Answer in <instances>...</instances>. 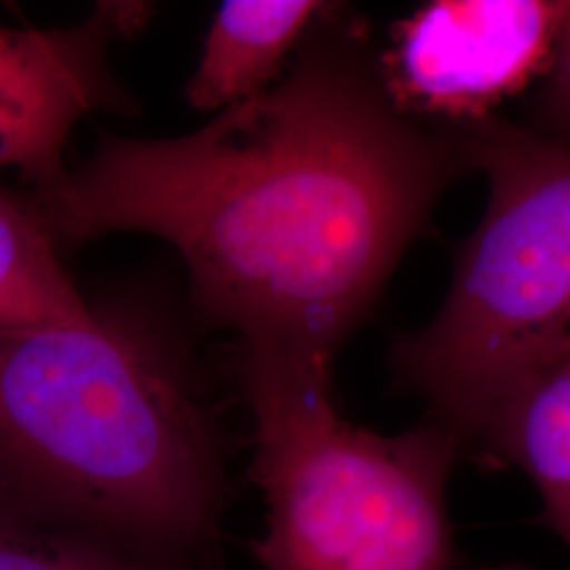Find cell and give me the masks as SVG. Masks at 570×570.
Returning <instances> with one entry per match:
<instances>
[{
    "instance_id": "cell-3",
    "label": "cell",
    "mask_w": 570,
    "mask_h": 570,
    "mask_svg": "<svg viewBox=\"0 0 570 570\" xmlns=\"http://www.w3.org/2000/svg\"><path fill=\"white\" fill-rule=\"evenodd\" d=\"M454 127L489 204L456 249L440 313L400 336L389 364L468 456L513 389L570 357V142L497 115Z\"/></svg>"
},
{
    "instance_id": "cell-11",
    "label": "cell",
    "mask_w": 570,
    "mask_h": 570,
    "mask_svg": "<svg viewBox=\"0 0 570 570\" xmlns=\"http://www.w3.org/2000/svg\"><path fill=\"white\" fill-rule=\"evenodd\" d=\"M529 115V129L546 138L570 142V2Z\"/></svg>"
},
{
    "instance_id": "cell-8",
    "label": "cell",
    "mask_w": 570,
    "mask_h": 570,
    "mask_svg": "<svg viewBox=\"0 0 570 570\" xmlns=\"http://www.w3.org/2000/svg\"><path fill=\"white\" fill-rule=\"evenodd\" d=\"M315 0H230L205 37L186 98L197 110H226L275 85L285 58L326 9Z\"/></svg>"
},
{
    "instance_id": "cell-7",
    "label": "cell",
    "mask_w": 570,
    "mask_h": 570,
    "mask_svg": "<svg viewBox=\"0 0 570 570\" xmlns=\"http://www.w3.org/2000/svg\"><path fill=\"white\" fill-rule=\"evenodd\" d=\"M468 456L529 475L543 520L570 548V357L532 374L494 407Z\"/></svg>"
},
{
    "instance_id": "cell-2",
    "label": "cell",
    "mask_w": 570,
    "mask_h": 570,
    "mask_svg": "<svg viewBox=\"0 0 570 570\" xmlns=\"http://www.w3.org/2000/svg\"><path fill=\"white\" fill-rule=\"evenodd\" d=\"M226 440L178 324L144 298L0 330V518L216 570Z\"/></svg>"
},
{
    "instance_id": "cell-5",
    "label": "cell",
    "mask_w": 570,
    "mask_h": 570,
    "mask_svg": "<svg viewBox=\"0 0 570 570\" xmlns=\"http://www.w3.org/2000/svg\"><path fill=\"white\" fill-rule=\"evenodd\" d=\"M569 0H435L395 30L381 70L393 100L440 125L492 117L543 77Z\"/></svg>"
},
{
    "instance_id": "cell-4",
    "label": "cell",
    "mask_w": 570,
    "mask_h": 570,
    "mask_svg": "<svg viewBox=\"0 0 570 570\" xmlns=\"http://www.w3.org/2000/svg\"><path fill=\"white\" fill-rule=\"evenodd\" d=\"M254 419L252 482L266 503L252 553L265 570H454L446 487L465 459L425 421L397 435L348 423L332 370L237 348Z\"/></svg>"
},
{
    "instance_id": "cell-9",
    "label": "cell",
    "mask_w": 570,
    "mask_h": 570,
    "mask_svg": "<svg viewBox=\"0 0 570 570\" xmlns=\"http://www.w3.org/2000/svg\"><path fill=\"white\" fill-rule=\"evenodd\" d=\"M89 315L39 218L0 193V330L77 324Z\"/></svg>"
},
{
    "instance_id": "cell-1",
    "label": "cell",
    "mask_w": 570,
    "mask_h": 570,
    "mask_svg": "<svg viewBox=\"0 0 570 570\" xmlns=\"http://www.w3.org/2000/svg\"><path fill=\"white\" fill-rule=\"evenodd\" d=\"M327 4L265 94L174 140L102 136L26 205L53 244L146 233L237 346L334 366L438 199L469 167L454 125L393 100L364 35Z\"/></svg>"
},
{
    "instance_id": "cell-10",
    "label": "cell",
    "mask_w": 570,
    "mask_h": 570,
    "mask_svg": "<svg viewBox=\"0 0 570 570\" xmlns=\"http://www.w3.org/2000/svg\"><path fill=\"white\" fill-rule=\"evenodd\" d=\"M0 570H180L72 530L0 518Z\"/></svg>"
},
{
    "instance_id": "cell-12",
    "label": "cell",
    "mask_w": 570,
    "mask_h": 570,
    "mask_svg": "<svg viewBox=\"0 0 570 570\" xmlns=\"http://www.w3.org/2000/svg\"><path fill=\"white\" fill-rule=\"evenodd\" d=\"M480 570H530L527 567H518V564H503V567H484Z\"/></svg>"
},
{
    "instance_id": "cell-6",
    "label": "cell",
    "mask_w": 570,
    "mask_h": 570,
    "mask_svg": "<svg viewBox=\"0 0 570 570\" xmlns=\"http://www.w3.org/2000/svg\"><path fill=\"white\" fill-rule=\"evenodd\" d=\"M150 9L100 2L89 20L53 30L0 26V171L18 169L35 190L68 171L63 148L96 110L129 112L110 72V42L140 30Z\"/></svg>"
}]
</instances>
